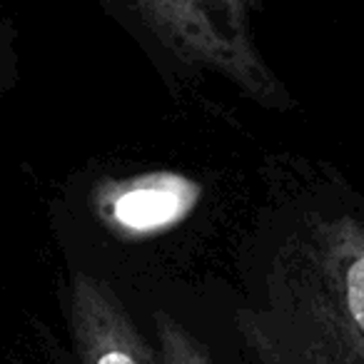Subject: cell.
I'll return each instance as SVG.
<instances>
[{"label": "cell", "mask_w": 364, "mask_h": 364, "mask_svg": "<svg viewBox=\"0 0 364 364\" xmlns=\"http://www.w3.org/2000/svg\"><path fill=\"white\" fill-rule=\"evenodd\" d=\"M235 322L259 364H364V220L312 213L294 225Z\"/></svg>", "instance_id": "6da1fadb"}, {"label": "cell", "mask_w": 364, "mask_h": 364, "mask_svg": "<svg viewBox=\"0 0 364 364\" xmlns=\"http://www.w3.org/2000/svg\"><path fill=\"white\" fill-rule=\"evenodd\" d=\"M162 70L218 77L269 110L294 105L257 43L269 0H95Z\"/></svg>", "instance_id": "7a4b0ae2"}, {"label": "cell", "mask_w": 364, "mask_h": 364, "mask_svg": "<svg viewBox=\"0 0 364 364\" xmlns=\"http://www.w3.org/2000/svg\"><path fill=\"white\" fill-rule=\"evenodd\" d=\"M68 322L80 364H162L105 279L75 272L68 287Z\"/></svg>", "instance_id": "3957f363"}, {"label": "cell", "mask_w": 364, "mask_h": 364, "mask_svg": "<svg viewBox=\"0 0 364 364\" xmlns=\"http://www.w3.org/2000/svg\"><path fill=\"white\" fill-rule=\"evenodd\" d=\"M188 185L177 177H145L125 185L112 198L110 213L120 225L132 230L165 225L185 210Z\"/></svg>", "instance_id": "277c9868"}, {"label": "cell", "mask_w": 364, "mask_h": 364, "mask_svg": "<svg viewBox=\"0 0 364 364\" xmlns=\"http://www.w3.org/2000/svg\"><path fill=\"white\" fill-rule=\"evenodd\" d=\"M155 347L162 364H215L210 352L170 312H155Z\"/></svg>", "instance_id": "5b68a950"}, {"label": "cell", "mask_w": 364, "mask_h": 364, "mask_svg": "<svg viewBox=\"0 0 364 364\" xmlns=\"http://www.w3.org/2000/svg\"><path fill=\"white\" fill-rule=\"evenodd\" d=\"M18 82V46L16 28L0 8V100Z\"/></svg>", "instance_id": "8992f818"}]
</instances>
